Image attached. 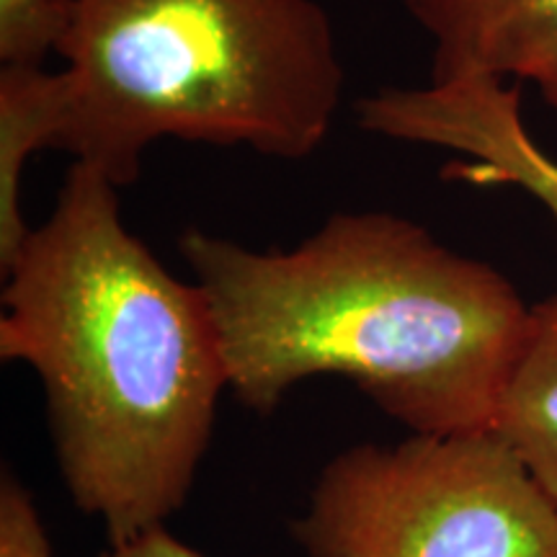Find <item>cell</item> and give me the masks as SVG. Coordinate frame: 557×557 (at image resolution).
<instances>
[{
    "mask_svg": "<svg viewBox=\"0 0 557 557\" xmlns=\"http://www.w3.org/2000/svg\"><path fill=\"white\" fill-rule=\"evenodd\" d=\"M434 41L431 81L534 83L557 109V0H400Z\"/></svg>",
    "mask_w": 557,
    "mask_h": 557,
    "instance_id": "8992f818",
    "label": "cell"
},
{
    "mask_svg": "<svg viewBox=\"0 0 557 557\" xmlns=\"http://www.w3.org/2000/svg\"><path fill=\"white\" fill-rule=\"evenodd\" d=\"M354 114L369 135L470 158L451 165L447 176L478 186H517L557 220V160L524 127L519 86L491 78L387 86L361 96Z\"/></svg>",
    "mask_w": 557,
    "mask_h": 557,
    "instance_id": "5b68a950",
    "label": "cell"
},
{
    "mask_svg": "<svg viewBox=\"0 0 557 557\" xmlns=\"http://www.w3.org/2000/svg\"><path fill=\"white\" fill-rule=\"evenodd\" d=\"M101 557H205L197 549L173 537L169 529L156 527L150 532L139 534L135 540L120 542V545H111Z\"/></svg>",
    "mask_w": 557,
    "mask_h": 557,
    "instance_id": "8fae6325",
    "label": "cell"
},
{
    "mask_svg": "<svg viewBox=\"0 0 557 557\" xmlns=\"http://www.w3.org/2000/svg\"><path fill=\"white\" fill-rule=\"evenodd\" d=\"M308 557H557V504L496 431L359 444L292 524Z\"/></svg>",
    "mask_w": 557,
    "mask_h": 557,
    "instance_id": "277c9868",
    "label": "cell"
},
{
    "mask_svg": "<svg viewBox=\"0 0 557 557\" xmlns=\"http://www.w3.org/2000/svg\"><path fill=\"white\" fill-rule=\"evenodd\" d=\"M65 124V83L45 65L0 67V269L18 259L32 227L21 212V178L34 152L58 150Z\"/></svg>",
    "mask_w": 557,
    "mask_h": 557,
    "instance_id": "52a82bcc",
    "label": "cell"
},
{
    "mask_svg": "<svg viewBox=\"0 0 557 557\" xmlns=\"http://www.w3.org/2000/svg\"><path fill=\"white\" fill-rule=\"evenodd\" d=\"M0 557H54L32 493L13 475L0 480Z\"/></svg>",
    "mask_w": 557,
    "mask_h": 557,
    "instance_id": "30bf717a",
    "label": "cell"
},
{
    "mask_svg": "<svg viewBox=\"0 0 557 557\" xmlns=\"http://www.w3.org/2000/svg\"><path fill=\"white\" fill-rule=\"evenodd\" d=\"M227 385L269 416L297 382L351 380L410 434L493 431L529 331L524 299L483 261L393 212H338L289 250L186 230Z\"/></svg>",
    "mask_w": 557,
    "mask_h": 557,
    "instance_id": "7a4b0ae2",
    "label": "cell"
},
{
    "mask_svg": "<svg viewBox=\"0 0 557 557\" xmlns=\"http://www.w3.org/2000/svg\"><path fill=\"white\" fill-rule=\"evenodd\" d=\"M58 54V150L120 189L165 137L310 158L346 88L318 0H70Z\"/></svg>",
    "mask_w": 557,
    "mask_h": 557,
    "instance_id": "3957f363",
    "label": "cell"
},
{
    "mask_svg": "<svg viewBox=\"0 0 557 557\" xmlns=\"http://www.w3.org/2000/svg\"><path fill=\"white\" fill-rule=\"evenodd\" d=\"M70 21V0H0V62L45 65L58 52Z\"/></svg>",
    "mask_w": 557,
    "mask_h": 557,
    "instance_id": "9c48e42d",
    "label": "cell"
},
{
    "mask_svg": "<svg viewBox=\"0 0 557 557\" xmlns=\"http://www.w3.org/2000/svg\"><path fill=\"white\" fill-rule=\"evenodd\" d=\"M493 431L557 504V295L532 308Z\"/></svg>",
    "mask_w": 557,
    "mask_h": 557,
    "instance_id": "ba28073f",
    "label": "cell"
},
{
    "mask_svg": "<svg viewBox=\"0 0 557 557\" xmlns=\"http://www.w3.org/2000/svg\"><path fill=\"white\" fill-rule=\"evenodd\" d=\"M5 276L0 357L45 385L70 500L111 545L163 527L230 387L207 295L129 233L120 186L86 163L70 165Z\"/></svg>",
    "mask_w": 557,
    "mask_h": 557,
    "instance_id": "6da1fadb",
    "label": "cell"
}]
</instances>
